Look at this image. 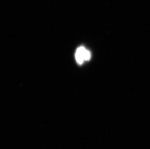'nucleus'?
<instances>
[{"label": "nucleus", "mask_w": 150, "mask_h": 149, "mask_svg": "<svg viewBox=\"0 0 150 149\" xmlns=\"http://www.w3.org/2000/svg\"><path fill=\"white\" fill-rule=\"evenodd\" d=\"M91 58V52L83 46H80L77 49L75 58L77 62L80 65H82L84 60H89Z\"/></svg>", "instance_id": "nucleus-1"}]
</instances>
